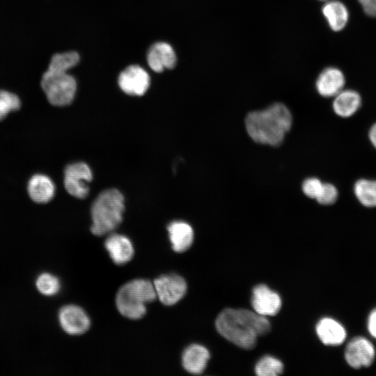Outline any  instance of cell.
Returning a JSON list of instances; mask_svg holds the SVG:
<instances>
[{
    "instance_id": "cell-21",
    "label": "cell",
    "mask_w": 376,
    "mask_h": 376,
    "mask_svg": "<svg viewBox=\"0 0 376 376\" xmlns=\"http://www.w3.org/2000/svg\"><path fill=\"white\" fill-rule=\"evenodd\" d=\"M354 193L363 206L376 207V180L364 178L358 180L354 185Z\"/></svg>"
},
{
    "instance_id": "cell-15",
    "label": "cell",
    "mask_w": 376,
    "mask_h": 376,
    "mask_svg": "<svg viewBox=\"0 0 376 376\" xmlns=\"http://www.w3.org/2000/svg\"><path fill=\"white\" fill-rule=\"evenodd\" d=\"M316 333L321 342L328 346H338L347 337L343 325L331 318H323L318 322Z\"/></svg>"
},
{
    "instance_id": "cell-28",
    "label": "cell",
    "mask_w": 376,
    "mask_h": 376,
    "mask_svg": "<svg viewBox=\"0 0 376 376\" xmlns=\"http://www.w3.org/2000/svg\"><path fill=\"white\" fill-rule=\"evenodd\" d=\"M365 14L376 17V0H358Z\"/></svg>"
},
{
    "instance_id": "cell-9",
    "label": "cell",
    "mask_w": 376,
    "mask_h": 376,
    "mask_svg": "<svg viewBox=\"0 0 376 376\" xmlns=\"http://www.w3.org/2000/svg\"><path fill=\"white\" fill-rule=\"evenodd\" d=\"M62 329L70 335L83 334L90 328L91 320L85 311L75 304L63 306L58 313Z\"/></svg>"
},
{
    "instance_id": "cell-18",
    "label": "cell",
    "mask_w": 376,
    "mask_h": 376,
    "mask_svg": "<svg viewBox=\"0 0 376 376\" xmlns=\"http://www.w3.org/2000/svg\"><path fill=\"white\" fill-rule=\"evenodd\" d=\"M55 189V185L52 179L44 174L33 175L27 185L30 198L38 203L50 201L54 196Z\"/></svg>"
},
{
    "instance_id": "cell-5",
    "label": "cell",
    "mask_w": 376,
    "mask_h": 376,
    "mask_svg": "<svg viewBox=\"0 0 376 376\" xmlns=\"http://www.w3.org/2000/svg\"><path fill=\"white\" fill-rule=\"evenodd\" d=\"M40 84L49 102L56 107L70 104L77 91V81L67 72L47 70L42 77Z\"/></svg>"
},
{
    "instance_id": "cell-3",
    "label": "cell",
    "mask_w": 376,
    "mask_h": 376,
    "mask_svg": "<svg viewBox=\"0 0 376 376\" xmlns=\"http://www.w3.org/2000/svg\"><path fill=\"white\" fill-rule=\"evenodd\" d=\"M124 210V197L118 189L102 191L91 206V233L102 236L113 231L123 220Z\"/></svg>"
},
{
    "instance_id": "cell-24",
    "label": "cell",
    "mask_w": 376,
    "mask_h": 376,
    "mask_svg": "<svg viewBox=\"0 0 376 376\" xmlns=\"http://www.w3.org/2000/svg\"><path fill=\"white\" fill-rule=\"evenodd\" d=\"M36 284L39 292L47 296L56 295L61 288L58 279L49 273H42L39 275Z\"/></svg>"
},
{
    "instance_id": "cell-14",
    "label": "cell",
    "mask_w": 376,
    "mask_h": 376,
    "mask_svg": "<svg viewBox=\"0 0 376 376\" xmlns=\"http://www.w3.org/2000/svg\"><path fill=\"white\" fill-rule=\"evenodd\" d=\"M147 61L150 68L156 72L165 68L172 69L176 64V56L172 47L166 42H157L148 50Z\"/></svg>"
},
{
    "instance_id": "cell-22",
    "label": "cell",
    "mask_w": 376,
    "mask_h": 376,
    "mask_svg": "<svg viewBox=\"0 0 376 376\" xmlns=\"http://www.w3.org/2000/svg\"><path fill=\"white\" fill-rule=\"evenodd\" d=\"M79 61V54L76 52H68L55 54L51 58L48 70L54 72H68Z\"/></svg>"
},
{
    "instance_id": "cell-10",
    "label": "cell",
    "mask_w": 376,
    "mask_h": 376,
    "mask_svg": "<svg viewBox=\"0 0 376 376\" xmlns=\"http://www.w3.org/2000/svg\"><path fill=\"white\" fill-rule=\"evenodd\" d=\"M148 72L139 65H130L118 77V85L127 95L141 96L150 86Z\"/></svg>"
},
{
    "instance_id": "cell-2",
    "label": "cell",
    "mask_w": 376,
    "mask_h": 376,
    "mask_svg": "<svg viewBox=\"0 0 376 376\" xmlns=\"http://www.w3.org/2000/svg\"><path fill=\"white\" fill-rule=\"evenodd\" d=\"M292 124L291 112L281 102L251 111L245 118L246 130L251 139L256 143L271 146H279L283 141Z\"/></svg>"
},
{
    "instance_id": "cell-11",
    "label": "cell",
    "mask_w": 376,
    "mask_h": 376,
    "mask_svg": "<svg viewBox=\"0 0 376 376\" xmlns=\"http://www.w3.org/2000/svg\"><path fill=\"white\" fill-rule=\"evenodd\" d=\"M251 304L257 313L263 316L276 315L281 307L279 295L264 284L255 286L252 291Z\"/></svg>"
},
{
    "instance_id": "cell-17",
    "label": "cell",
    "mask_w": 376,
    "mask_h": 376,
    "mask_svg": "<svg viewBox=\"0 0 376 376\" xmlns=\"http://www.w3.org/2000/svg\"><path fill=\"white\" fill-rule=\"evenodd\" d=\"M169 240L172 249L177 253H182L190 248L194 241V230L187 222L173 221L168 226Z\"/></svg>"
},
{
    "instance_id": "cell-26",
    "label": "cell",
    "mask_w": 376,
    "mask_h": 376,
    "mask_svg": "<svg viewBox=\"0 0 376 376\" xmlns=\"http://www.w3.org/2000/svg\"><path fill=\"white\" fill-rule=\"evenodd\" d=\"M338 196L337 188L331 183H323L322 190L316 201L321 205H331Z\"/></svg>"
},
{
    "instance_id": "cell-19",
    "label": "cell",
    "mask_w": 376,
    "mask_h": 376,
    "mask_svg": "<svg viewBox=\"0 0 376 376\" xmlns=\"http://www.w3.org/2000/svg\"><path fill=\"white\" fill-rule=\"evenodd\" d=\"M322 7V13L329 27L334 31H340L349 20L346 6L338 0H327Z\"/></svg>"
},
{
    "instance_id": "cell-20",
    "label": "cell",
    "mask_w": 376,
    "mask_h": 376,
    "mask_svg": "<svg viewBox=\"0 0 376 376\" xmlns=\"http://www.w3.org/2000/svg\"><path fill=\"white\" fill-rule=\"evenodd\" d=\"M334 97L333 110L336 115L342 118L352 116L361 105V97L354 90L343 88Z\"/></svg>"
},
{
    "instance_id": "cell-8",
    "label": "cell",
    "mask_w": 376,
    "mask_h": 376,
    "mask_svg": "<svg viewBox=\"0 0 376 376\" xmlns=\"http://www.w3.org/2000/svg\"><path fill=\"white\" fill-rule=\"evenodd\" d=\"M375 354V348L373 343L361 336H355L348 342L344 353L347 363L354 369L371 366Z\"/></svg>"
},
{
    "instance_id": "cell-7",
    "label": "cell",
    "mask_w": 376,
    "mask_h": 376,
    "mask_svg": "<svg viewBox=\"0 0 376 376\" xmlns=\"http://www.w3.org/2000/svg\"><path fill=\"white\" fill-rule=\"evenodd\" d=\"M157 298L166 306H172L180 301L187 292V285L181 276L164 274L153 281Z\"/></svg>"
},
{
    "instance_id": "cell-4",
    "label": "cell",
    "mask_w": 376,
    "mask_h": 376,
    "mask_svg": "<svg viewBox=\"0 0 376 376\" xmlns=\"http://www.w3.org/2000/svg\"><path fill=\"white\" fill-rule=\"evenodd\" d=\"M156 298L153 282L136 279L120 287L116 294V305L122 315L131 320H138L146 315V304Z\"/></svg>"
},
{
    "instance_id": "cell-12",
    "label": "cell",
    "mask_w": 376,
    "mask_h": 376,
    "mask_svg": "<svg viewBox=\"0 0 376 376\" xmlns=\"http://www.w3.org/2000/svg\"><path fill=\"white\" fill-rule=\"evenodd\" d=\"M345 77L338 68L327 67L322 70L315 81L317 92L322 97H334L344 88Z\"/></svg>"
},
{
    "instance_id": "cell-6",
    "label": "cell",
    "mask_w": 376,
    "mask_h": 376,
    "mask_svg": "<svg viewBox=\"0 0 376 376\" xmlns=\"http://www.w3.org/2000/svg\"><path fill=\"white\" fill-rule=\"evenodd\" d=\"M92 178V171L86 163L75 162L68 164L65 169L64 187L71 196L84 199L88 195V184Z\"/></svg>"
},
{
    "instance_id": "cell-13",
    "label": "cell",
    "mask_w": 376,
    "mask_h": 376,
    "mask_svg": "<svg viewBox=\"0 0 376 376\" xmlns=\"http://www.w3.org/2000/svg\"><path fill=\"white\" fill-rule=\"evenodd\" d=\"M111 259L116 265L127 263L134 256V246L130 240L121 234L113 233L104 242Z\"/></svg>"
},
{
    "instance_id": "cell-30",
    "label": "cell",
    "mask_w": 376,
    "mask_h": 376,
    "mask_svg": "<svg viewBox=\"0 0 376 376\" xmlns=\"http://www.w3.org/2000/svg\"><path fill=\"white\" fill-rule=\"evenodd\" d=\"M368 137L372 145L376 148V123L370 128Z\"/></svg>"
},
{
    "instance_id": "cell-16",
    "label": "cell",
    "mask_w": 376,
    "mask_h": 376,
    "mask_svg": "<svg viewBox=\"0 0 376 376\" xmlns=\"http://www.w3.org/2000/svg\"><path fill=\"white\" fill-rule=\"evenodd\" d=\"M210 359L207 349L199 344H191L187 347L182 354V364L186 371L191 374L202 373Z\"/></svg>"
},
{
    "instance_id": "cell-23",
    "label": "cell",
    "mask_w": 376,
    "mask_h": 376,
    "mask_svg": "<svg viewBox=\"0 0 376 376\" xmlns=\"http://www.w3.org/2000/svg\"><path fill=\"white\" fill-rule=\"evenodd\" d=\"M283 371V365L279 359L271 357H263L256 365L255 372L258 376H276Z\"/></svg>"
},
{
    "instance_id": "cell-31",
    "label": "cell",
    "mask_w": 376,
    "mask_h": 376,
    "mask_svg": "<svg viewBox=\"0 0 376 376\" xmlns=\"http://www.w3.org/2000/svg\"><path fill=\"white\" fill-rule=\"evenodd\" d=\"M319 1H327V0H319Z\"/></svg>"
},
{
    "instance_id": "cell-1",
    "label": "cell",
    "mask_w": 376,
    "mask_h": 376,
    "mask_svg": "<svg viewBox=\"0 0 376 376\" xmlns=\"http://www.w3.org/2000/svg\"><path fill=\"white\" fill-rule=\"evenodd\" d=\"M215 326L224 338L245 350L254 348L258 336L271 329L265 316L244 308H225L218 315Z\"/></svg>"
},
{
    "instance_id": "cell-27",
    "label": "cell",
    "mask_w": 376,
    "mask_h": 376,
    "mask_svg": "<svg viewBox=\"0 0 376 376\" xmlns=\"http://www.w3.org/2000/svg\"><path fill=\"white\" fill-rule=\"evenodd\" d=\"M323 182L317 178H308L304 180L301 185L303 193L308 198L317 199L322 188Z\"/></svg>"
},
{
    "instance_id": "cell-29",
    "label": "cell",
    "mask_w": 376,
    "mask_h": 376,
    "mask_svg": "<svg viewBox=\"0 0 376 376\" xmlns=\"http://www.w3.org/2000/svg\"><path fill=\"white\" fill-rule=\"evenodd\" d=\"M366 326L369 334L376 340V307L369 313Z\"/></svg>"
},
{
    "instance_id": "cell-25",
    "label": "cell",
    "mask_w": 376,
    "mask_h": 376,
    "mask_svg": "<svg viewBox=\"0 0 376 376\" xmlns=\"http://www.w3.org/2000/svg\"><path fill=\"white\" fill-rule=\"evenodd\" d=\"M21 102L18 96L11 92L0 90V120L11 111L20 108Z\"/></svg>"
}]
</instances>
